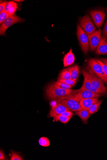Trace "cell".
Returning <instances> with one entry per match:
<instances>
[{
	"mask_svg": "<svg viewBox=\"0 0 107 160\" xmlns=\"http://www.w3.org/2000/svg\"><path fill=\"white\" fill-rule=\"evenodd\" d=\"M72 79L71 74L67 68L63 70L59 74L58 80Z\"/></svg>",
	"mask_w": 107,
	"mask_h": 160,
	"instance_id": "obj_18",
	"label": "cell"
},
{
	"mask_svg": "<svg viewBox=\"0 0 107 160\" xmlns=\"http://www.w3.org/2000/svg\"><path fill=\"white\" fill-rule=\"evenodd\" d=\"M80 25L87 36L96 32V29L88 15L80 19Z\"/></svg>",
	"mask_w": 107,
	"mask_h": 160,
	"instance_id": "obj_7",
	"label": "cell"
},
{
	"mask_svg": "<svg viewBox=\"0 0 107 160\" xmlns=\"http://www.w3.org/2000/svg\"><path fill=\"white\" fill-rule=\"evenodd\" d=\"M5 158V157L4 153L1 150V151H0V160H4Z\"/></svg>",
	"mask_w": 107,
	"mask_h": 160,
	"instance_id": "obj_32",
	"label": "cell"
},
{
	"mask_svg": "<svg viewBox=\"0 0 107 160\" xmlns=\"http://www.w3.org/2000/svg\"><path fill=\"white\" fill-rule=\"evenodd\" d=\"M52 84L55 87L63 89H70L72 87V86H70V85L57 81Z\"/></svg>",
	"mask_w": 107,
	"mask_h": 160,
	"instance_id": "obj_20",
	"label": "cell"
},
{
	"mask_svg": "<svg viewBox=\"0 0 107 160\" xmlns=\"http://www.w3.org/2000/svg\"><path fill=\"white\" fill-rule=\"evenodd\" d=\"M69 111H70L64 105L60 102L57 103L56 106L52 107L49 113V116L54 118L55 116L58 115Z\"/></svg>",
	"mask_w": 107,
	"mask_h": 160,
	"instance_id": "obj_12",
	"label": "cell"
},
{
	"mask_svg": "<svg viewBox=\"0 0 107 160\" xmlns=\"http://www.w3.org/2000/svg\"><path fill=\"white\" fill-rule=\"evenodd\" d=\"M7 3L6 2H5L1 4L0 5V12L1 13L4 11Z\"/></svg>",
	"mask_w": 107,
	"mask_h": 160,
	"instance_id": "obj_30",
	"label": "cell"
},
{
	"mask_svg": "<svg viewBox=\"0 0 107 160\" xmlns=\"http://www.w3.org/2000/svg\"><path fill=\"white\" fill-rule=\"evenodd\" d=\"M15 3V2L12 1L7 2L4 11L8 12L9 9L12 7Z\"/></svg>",
	"mask_w": 107,
	"mask_h": 160,
	"instance_id": "obj_27",
	"label": "cell"
},
{
	"mask_svg": "<svg viewBox=\"0 0 107 160\" xmlns=\"http://www.w3.org/2000/svg\"><path fill=\"white\" fill-rule=\"evenodd\" d=\"M9 16L8 12L3 11L0 14V24H1Z\"/></svg>",
	"mask_w": 107,
	"mask_h": 160,
	"instance_id": "obj_24",
	"label": "cell"
},
{
	"mask_svg": "<svg viewBox=\"0 0 107 160\" xmlns=\"http://www.w3.org/2000/svg\"><path fill=\"white\" fill-rule=\"evenodd\" d=\"M73 90L63 89L55 87L52 84L49 85L46 89V95L50 100L59 99L69 95Z\"/></svg>",
	"mask_w": 107,
	"mask_h": 160,
	"instance_id": "obj_1",
	"label": "cell"
},
{
	"mask_svg": "<svg viewBox=\"0 0 107 160\" xmlns=\"http://www.w3.org/2000/svg\"><path fill=\"white\" fill-rule=\"evenodd\" d=\"M90 14L96 27L100 28L102 26L105 18L104 12L101 10H94L90 12Z\"/></svg>",
	"mask_w": 107,
	"mask_h": 160,
	"instance_id": "obj_9",
	"label": "cell"
},
{
	"mask_svg": "<svg viewBox=\"0 0 107 160\" xmlns=\"http://www.w3.org/2000/svg\"><path fill=\"white\" fill-rule=\"evenodd\" d=\"M88 67L103 82L107 84V77L104 72L102 67L97 61L96 59H90L88 63Z\"/></svg>",
	"mask_w": 107,
	"mask_h": 160,
	"instance_id": "obj_3",
	"label": "cell"
},
{
	"mask_svg": "<svg viewBox=\"0 0 107 160\" xmlns=\"http://www.w3.org/2000/svg\"><path fill=\"white\" fill-rule=\"evenodd\" d=\"M105 11H106V12H107V8H106V9H105Z\"/></svg>",
	"mask_w": 107,
	"mask_h": 160,
	"instance_id": "obj_35",
	"label": "cell"
},
{
	"mask_svg": "<svg viewBox=\"0 0 107 160\" xmlns=\"http://www.w3.org/2000/svg\"><path fill=\"white\" fill-rule=\"evenodd\" d=\"M39 143L43 147H48L50 144L49 139L47 137H42L41 138L38 140Z\"/></svg>",
	"mask_w": 107,
	"mask_h": 160,
	"instance_id": "obj_22",
	"label": "cell"
},
{
	"mask_svg": "<svg viewBox=\"0 0 107 160\" xmlns=\"http://www.w3.org/2000/svg\"><path fill=\"white\" fill-rule=\"evenodd\" d=\"M103 35L105 38H107V20L105 23L104 28Z\"/></svg>",
	"mask_w": 107,
	"mask_h": 160,
	"instance_id": "obj_31",
	"label": "cell"
},
{
	"mask_svg": "<svg viewBox=\"0 0 107 160\" xmlns=\"http://www.w3.org/2000/svg\"><path fill=\"white\" fill-rule=\"evenodd\" d=\"M97 55H107V42L103 38L101 37L99 46L96 50Z\"/></svg>",
	"mask_w": 107,
	"mask_h": 160,
	"instance_id": "obj_14",
	"label": "cell"
},
{
	"mask_svg": "<svg viewBox=\"0 0 107 160\" xmlns=\"http://www.w3.org/2000/svg\"><path fill=\"white\" fill-rule=\"evenodd\" d=\"M26 21V20L14 14L9 16L3 23L0 27V35L1 36H5L7 29L12 25L18 23H21Z\"/></svg>",
	"mask_w": 107,
	"mask_h": 160,
	"instance_id": "obj_6",
	"label": "cell"
},
{
	"mask_svg": "<svg viewBox=\"0 0 107 160\" xmlns=\"http://www.w3.org/2000/svg\"><path fill=\"white\" fill-rule=\"evenodd\" d=\"M99 59L102 62H103L107 66V59Z\"/></svg>",
	"mask_w": 107,
	"mask_h": 160,
	"instance_id": "obj_33",
	"label": "cell"
},
{
	"mask_svg": "<svg viewBox=\"0 0 107 160\" xmlns=\"http://www.w3.org/2000/svg\"><path fill=\"white\" fill-rule=\"evenodd\" d=\"M72 116L67 117L60 116V115H58V116H55L54 118L57 119V121H59L63 123L66 124L69 121Z\"/></svg>",
	"mask_w": 107,
	"mask_h": 160,
	"instance_id": "obj_21",
	"label": "cell"
},
{
	"mask_svg": "<svg viewBox=\"0 0 107 160\" xmlns=\"http://www.w3.org/2000/svg\"><path fill=\"white\" fill-rule=\"evenodd\" d=\"M89 48L91 51H94L98 47L101 38V31L99 29L98 31L88 36Z\"/></svg>",
	"mask_w": 107,
	"mask_h": 160,
	"instance_id": "obj_11",
	"label": "cell"
},
{
	"mask_svg": "<svg viewBox=\"0 0 107 160\" xmlns=\"http://www.w3.org/2000/svg\"><path fill=\"white\" fill-rule=\"evenodd\" d=\"M82 73L84 78L83 84L80 89L74 90L72 94H76L83 90H87L96 93L100 94L102 95H106L103 92L99 90L92 86L89 78L88 71H86V70L84 68H82Z\"/></svg>",
	"mask_w": 107,
	"mask_h": 160,
	"instance_id": "obj_2",
	"label": "cell"
},
{
	"mask_svg": "<svg viewBox=\"0 0 107 160\" xmlns=\"http://www.w3.org/2000/svg\"><path fill=\"white\" fill-rule=\"evenodd\" d=\"M58 101V102H61L72 112H77L83 109L80 105L79 102L75 100L71 94L59 99Z\"/></svg>",
	"mask_w": 107,
	"mask_h": 160,
	"instance_id": "obj_5",
	"label": "cell"
},
{
	"mask_svg": "<svg viewBox=\"0 0 107 160\" xmlns=\"http://www.w3.org/2000/svg\"><path fill=\"white\" fill-rule=\"evenodd\" d=\"M75 61L74 55L72 52V50L71 49L69 52L66 54L65 56L63 63L64 67H65L72 65Z\"/></svg>",
	"mask_w": 107,
	"mask_h": 160,
	"instance_id": "obj_15",
	"label": "cell"
},
{
	"mask_svg": "<svg viewBox=\"0 0 107 160\" xmlns=\"http://www.w3.org/2000/svg\"><path fill=\"white\" fill-rule=\"evenodd\" d=\"M69 72L72 79L77 81L78 79L80 70L78 66L75 65L67 68Z\"/></svg>",
	"mask_w": 107,
	"mask_h": 160,
	"instance_id": "obj_16",
	"label": "cell"
},
{
	"mask_svg": "<svg viewBox=\"0 0 107 160\" xmlns=\"http://www.w3.org/2000/svg\"><path fill=\"white\" fill-rule=\"evenodd\" d=\"M87 70L89 72V78L92 86L107 94V87L105 86L103 81L88 67Z\"/></svg>",
	"mask_w": 107,
	"mask_h": 160,
	"instance_id": "obj_8",
	"label": "cell"
},
{
	"mask_svg": "<svg viewBox=\"0 0 107 160\" xmlns=\"http://www.w3.org/2000/svg\"><path fill=\"white\" fill-rule=\"evenodd\" d=\"M17 4L15 3L12 7L9 9L8 13L9 14V16L13 15L14 14L15 12L17 11Z\"/></svg>",
	"mask_w": 107,
	"mask_h": 160,
	"instance_id": "obj_26",
	"label": "cell"
},
{
	"mask_svg": "<svg viewBox=\"0 0 107 160\" xmlns=\"http://www.w3.org/2000/svg\"><path fill=\"white\" fill-rule=\"evenodd\" d=\"M14 1L18 2H20L23 1H17V0H16V1Z\"/></svg>",
	"mask_w": 107,
	"mask_h": 160,
	"instance_id": "obj_34",
	"label": "cell"
},
{
	"mask_svg": "<svg viewBox=\"0 0 107 160\" xmlns=\"http://www.w3.org/2000/svg\"><path fill=\"white\" fill-rule=\"evenodd\" d=\"M71 95L75 100L79 102L84 99L99 98L102 96L100 94L87 90H83L76 94H72Z\"/></svg>",
	"mask_w": 107,
	"mask_h": 160,
	"instance_id": "obj_10",
	"label": "cell"
},
{
	"mask_svg": "<svg viewBox=\"0 0 107 160\" xmlns=\"http://www.w3.org/2000/svg\"><path fill=\"white\" fill-rule=\"evenodd\" d=\"M23 158L20 155L14 152H12L11 160H23Z\"/></svg>",
	"mask_w": 107,
	"mask_h": 160,
	"instance_id": "obj_25",
	"label": "cell"
},
{
	"mask_svg": "<svg viewBox=\"0 0 107 160\" xmlns=\"http://www.w3.org/2000/svg\"><path fill=\"white\" fill-rule=\"evenodd\" d=\"M73 113L72 111H69L63 113L59 115L65 117H69L71 116H73Z\"/></svg>",
	"mask_w": 107,
	"mask_h": 160,
	"instance_id": "obj_29",
	"label": "cell"
},
{
	"mask_svg": "<svg viewBox=\"0 0 107 160\" xmlns=\"http://www.w3.org/2000/svg\"><path fill=\"white\" fill-rule=\"evenodd\" d=\"M57 82L64 83L66 84L70 85L72 86H74L76 83V82L72 79L70 80H58Z\"/></svg>",
	"mask_w": 107,
	"mask_h": 160,
	"instance_id": "obj_23",
	"label": "cell"
},
{
	"mask_svg": "<svg viewBox=\"0 0 107 160\" xmlns=\"http://www.w3.org/2000/svg\"><path fill=\"white\" fill-rule=\"evenodd\" d=\"M96 60L101 65L102 67L104 72L107 77V66L99 59H96Z\"/></svg>",
	"mask_w": 107,
	"mask_h": 160,
	"instance_id": "obj_28",
	"label": "cell"
},
{
	"mask_svg": "<svg viewBox=\"0 0 107 160\" xmlns=\"http://www.w3.org/2000/svg\"><path fill=\"white\" fill-rule=\"evenodd\" d=\"M102 102V101L100 100L98 102L92 105L89 109V111L91 115L93 114L98 111Z\"/></svg>",
	"mask_w": 107,
	"mask_h": 160,
	"instance_id": "obj_19",
	"label": "cell"
},
{
	"mask_svg": "<svg viewBox=\"0 0 107 160\" xmlns=\"http://www.w3.org/2000/svg\"><path fill=\"white\" fill-rule=\"evenodd\" d=\"M99 101V98H89L81 100L79 102V104L83 109L89 110V109L92 104Z\"/></svg>",
	"mask_w": 107,
	"mask_h": 160,
	"instance_id": "obj_13",
	"label": "cell"
},
{
	"mask_svg": "<svg viewBox=\"0 0 107 160\" xmlns=\"http://www.w3.org/2000/svg\"><path fill=\"white\" fill-rule=\"evenodd\" d=\"M76 114L78 116L84 123L87 124L89 118L91 116L88 110L82 109L76 112Z\"/></svg>",
	"mask_w": 107,
	"mask_h": 160,
	"instance_id": "obj_17",
	"label": "cell"
},
{
	"mask_svg": "<svg viewBox=\"0 0 107 160\" xmlns=\"http://www.w3.org/2000/svg\"><path fill=\"white\" fill-rule=\"evenodd\" d=\"M77 34L82 51L85 54H87L90 49L88 36L79 24L77 27Z\"/></svg>",
	"mask_w": 107,
	"mask_h": 160,
	"instance_id": "obj_4",
	"label": "cell"
}]
</instances>
